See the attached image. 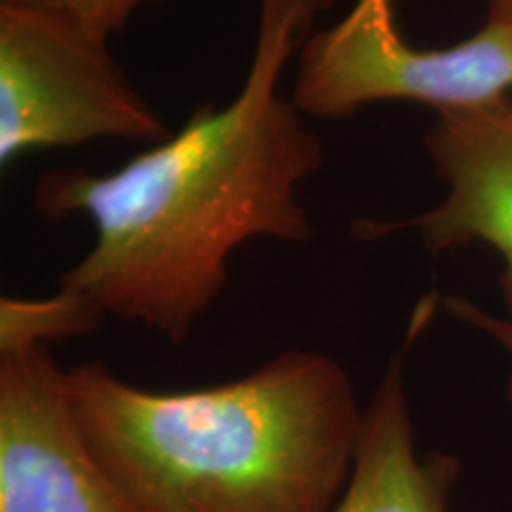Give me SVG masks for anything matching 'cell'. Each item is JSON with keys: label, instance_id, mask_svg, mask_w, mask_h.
Masks as SVG:
<instances>
[{"label": "cell", "instance_id": "6da1fadb", "mask_svg": "<svg viewBox=\"0 0 512 512\" xmlns=\"http://www.w3.org/2000/svg\"><path fill=\"white\" fill-rule=\"evenodd\" d=\"M335 0H259V31L240 93L202 105L181 131L112 174L38 178L48 219L86 214L93 247L60 287L107 318L183 344L221 297L230 256L249 240L309 242L299 185L323 166V140L280 93L287 62Z\"/></svg>", "mask_w": 512, "mask_h": 512}, {"label": "cell", "instance_id": "7a4b0ae2", "mask_svg": "<svg viewBox=\"0 0 512 512\" xmlns=\"http://www.w3.org/2000/svg\"><path fill=\"white\" fill-rule=\"evenodd\" d=\"M67 392L131 512H330L366 408L347 368L313 349L188 392L136 387L91 361L67 370Z\"/></svg>", "mask_w": 512, "mask_h": 512}, {"label": "cell", "instance_id": "3957f363", "mask_svg": "<svg viewBox=\"0 0 512 512\" xmlns=\"http://www.w3.org/2000/svg\"><path fill=\"white\" fill-rule=\"evenodd\" d=\"M169 136L112 57L110 38L72 19L0 5V164L102 138L157 145Z\"/></svg>", "mask_w": 512, "mask_h": 512}, {"label": "cell", "instance_id": "277c9868", "mask_svg": "<svg viewBox=\"0 0 512 512\" xmlns=\"http://www.w3.org/2000/svg\"><path fill=\"white\" fill-rule=\"evenodd\" d=\"M512 93V34L486 19L446 48H415L396 27L394 0H356L330 29L299 50L292 102L316 119H342L382 100L441 112L498 105Z\"/></svg>", "mask_w": 512, "mask_h": 512}, {"label": "cell", "instance_id": "5b68a950", "mask_svg": "<svg viewBox=\"0 0 512 512\" xmlns=\"http://www.w3.org/2000/svg\"><path fill=\"white\" fill-rule=\"evenodd\" d=\"M0 512H131L48 347L0 349Z\"/></svg>", "mask_w": 512, "mask_h": 512}, {"label": "cell", "instance_id": "8992f818", "mask_svg": "<svg viewBox=\"0 0 512 512\" xmlns=\"http://www.w3.org/2000/svg\"><path fill=\"white\" fill-rule=\"evenodd\" d=\"M427 152L446 185L437 207L401 221L361 219L358 240H380L415 228L430 252L484 242L503 256V299L512 318V102L441 112Z\"/></svg>", "mask_w": 512, "mask_h": 512}, {"label": "cell", "instance_id": "52a82bcc", "mask_svg": "<svg viewBox=\"0 0 512 512\" xmlns=\"http://www.w3.org/2000/svg\"><path fill=\"white\" fill-rule=\"evenodd\" d=\"M434 306V294L415 306L401 347L389 358L373 399L363 408L354 470L330 512H451L458 458L418 451L406 389L408 354L430 325Z\"/></svg>", "mask_w": 512, "mask_h": 512}, {"label": "cell", "instance_id": "ba28073f", "mask_svg": "<svg viewBox=\"0 0 512 512\" xmlns=\"http://www.w3.org/2000/svg\"><path fill=\"white\" fill-rule=\"evenodd\" d=\"M107 316L83 294L60 287L53 297L0 299V349L48 347L100 330Z\"/></svg>", "mask_w": 512, "mask_h": 512}, {"label": "cell", "instance_id": "9c48e42d", "mask_svg": "<svg viewBox=\"0 0 512 512\" xmlns=\"http://www.w3.org/2000/svg\"><path fill=\"white\" fill-rule=\"evenodd\" d=\"M155 3L159 0H0V5H8V8L48 12V15L72 19L102 38L121 34L138 10Z\"/></svg>", "mask_w": 512, "mask_h": 512}, {"label": "cell", "instance_id": "30bf717a", "mask_svg": "<svg viewBox=\"0 0 512 512\" xmlns=\"http://www.w3.org/2000/svg\"><path fill=\"white\" fill-rule=\"evenodd\" d=\"M444 309L451 313V318L460 320V323L470 325L477 332H482L489 339L501 347L505 354L510 356V377H508V401L512 403V318L510 316H496V313L484 311L482 306L465 297H446Z\"/></svg>", "mask_w": 512, "mask_h": 512}, {"label": "cell", "instance_id": "8fae6325", "mask_svg": "<svg viewBox=\"0 0 512 512\" xmlns=\"http://www.w3.org/2000/svg\"><path fill=\"white\" fill-rule=\"evenodd\" d=\"M486 8H489V19L508 27L512 34V0H486Z\"/></svg>", "mask_w": 512, "mask_h": 512}]
</instances>
